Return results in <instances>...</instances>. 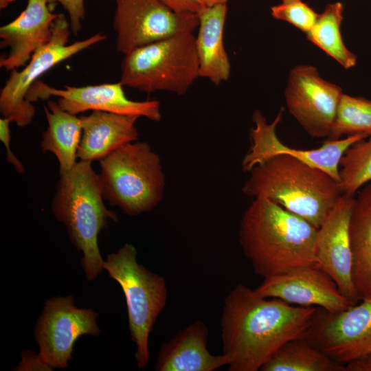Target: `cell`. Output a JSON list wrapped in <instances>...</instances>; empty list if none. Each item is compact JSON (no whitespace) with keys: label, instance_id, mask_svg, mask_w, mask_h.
Wrapping results in <instances>:
<instances>
[{"label":"cell","instance_id":"obj_4","mask_svg":"<svg viewBox=\"0 0 371 371\" xmlns=\"http://www.w3.org/2000/svg\"><path fill=\"white\" fill-rule=\"evenodd\" d=\"M103 199L100 175L91 162L80 160L70 170L60 173L51 203L54 217L83 254L81 265L88 281L104 269L98 247L100 232L107 228L109 219L118 221L115 212L108 210Z\"/></svg>","mask_w":371,"mask_h":371},{"label":"cell","instance_id":"obj_26","mask_svg":"<svg viewBox=\"0 0 371 371\" xmlns=\"http://www.w3.org/2000/svg\"><path fill=\"white\" fill-rule=\"evenodd\" d=\"M339 183L344 194L352 195L371 181V137L351 145L339 161Z\"/></svg>","mask_w":371,"mask_h":371},{"label":"cell","instance_id":"obj_20","mask_svg":"<svg viewBox=\"0 0 371 371\" xmlns=\"http://www.w3.org/2000/svg\"><path fill=\"white\" fill-rule=\"evenodd\" d=\"M227 3L205 7L199 13V30L195 36L199 77L215 85L227 80L231 65L223 42Z\"/></svg>","mask_w":371,"mask_h":371},{"label":"cell","instance_id":"obj_6","mask_svg":"<svg viewBox=\"0 0 371 371\" xmlns=\"http://www.w3.org/2000/svg\"><path fill=\"white\" fill-rule=\"evenodd\" d=\"M193 32L152 43L125 55L120 82L142 92L169 91L182 95L199 77Z\"/></svg>","mask_w":371,"mask_h":371},{"label":"cell","instance_id":"obj_1","mask_svg":"<svg viewBox=\"0 0 371 371\" xmlns=\"http://www.w3.org/2000/svg\"><path fill=\"white\" fill-rule=\"evenodd\" d=\"M316 306L267 299L237 284L224 300L221 318L223 354L229 371H257L286 342L304 337Z\"/></svg>","mask_w":371,"mask_h":371},{"label":"cell","instance_id":"obj_2","mask_svg":"<svg viewBox=\"0 0 371 371\" xmlns=\"http://www.w3.org/2000/svg\"><path fill=\"white\" fill-rule=\"evenodd\" d=\"M317 228L265 199H254L240 222L239 243L255 273L264 278L317 264Z\"/></svg>","mask_w":371,"mask_h":371},{"label":"cell","instance_id":"obj_27","mask_svg":"<svg viewBox=\"0 0 371 371\" xmlns=\"http://www.w3.org/2000/svg\"><path fill=\"white\" fill-rule=\"evenodd\" d=\"M276 19L286 21L306 34L315 25L319 14L302 0L281 3L271 8Z\"/></svg>","mask_w":371,"mask_h":371},{"label":"cell","instance_id":"obj_9","mask_svg":"<svg viewBox=\"0 0 371 371\" xmlns=\"http://www.w3.org/2000/svg\"><path fill=\"white\" fill-rule=\"evenodd\" d=\"M116 48L124 55L144 45L177 34L193 32L198 14L177 12L159 0H115Z\"/></svg>","mask_w":371,"mask_h":371},{"label":"cell","instance_id":"obj_33","mask_svg":"<svg viewBox=\"0 0 371 371\" xmlns=\"http://www.w3.org/2000/svg\"><path fill=\"white\" fill-rule=\"evenodd\" d=\"M205 7H212L219 4L227 3L228 0H200Z\"/></svg>","mask_w":371,"mask_h":371},{"label":"cell","instance_id":"obj_23","mask_svg":"<svg viewBox=\"0 0 371 371\" xmlns=\"http://www.w3.org/2000/svg\"><path fill=\"white\" fill-rule=\"evenodd\" d=\"M260 370L346 371V368L315 347L306 337H298L283 344Z\"/></svg>","mask_w":371,"mask_h":371},{"label":"cell","instance_id":"obj_18","mask_svg":"<svg viewBox=\"0 0 371 371\" xmlns=\"http://www.w3.org/2000/svg\"><path fill=\"white\" fill-rule=\"evenodd\" d=\"M209 331L201 320L179 330L159 350L155 370L157 371H214L227 366L229 360L222 354L214 355L207 349Z\"/></svg>","mask_w":371,"mask_h":371},{"label":"cell","instance_id":"obj_22","mask_svg":"<svg viewBox=\"0 0 371 371\" xmlns=\"http://www.w3.org/2000/svg\"><path fill=\"white\" fill-rule=\"evenodd\" d=\"M47 127L43 133L40 147L49 152L59 164V174L70 170L77 163L82 135L80 117L63 110L57 102L49 100L44 106Z\"/></svg>","mask_w":371,"mask_h":371},{"label":"cell","instance_id":"obj_14","mask_svg":"<svg viewBox=\"0 0 371 371\" xmlns=\"http://www.w3.org/2000/svg\"><path fill=\"white\" fill-rule=\"evenodd\" d=\"M282 109L271 123L262 113L256 110L252 115L255 126L251 131V146L241 162L242 170L249 172L256 166L272 157L285 155L293 157L324 171L339 182V161L346 150L355 142L367 138L363 135L326 139L319 148L310 150L293 148L278 138L276 127L282 119Z\"/></svg>","mask_w":371,"mask_h":371},{"label":"cell","instance_id":"obj_28","mask_svg":"<svg viewBox=\"0 0 371 371\" xmlns=\"http://www.w3.org/2000/svg\"><path fill=\"white\" fill-rule=\"evenodd\" d=\"M49 5L56 2L61 4L69 17L70 28L77 35L82 28V21L85 18V0H45Z\"/></svg>","mask_w":371,"mask_h":371},{"label":"cell","instance_id":"obj_10","mask_svg":"<svg viewBox=\"0 0 371 371\" xmlns=\"http://www.w3.org/2000/svg\"><path fill=\"white\" fill-rule=\"evenodd\" d=\"M97 317L92 309L76 306L71 295L47 299L34 328L40 355L53 368H67L78 338L100 334Z\"/></svg>","mask_w":371,"mask_h":371},{"label":"cell","instance_id":"obj_12","mask_svg":"<svg viewBox=\"0 0 371 371\" xmlns=\"http://www.w3.org/2000/svg\"><path fill=\"white\" fill-rule=\"evenodd\" d=\"M339 86L321 77L311 65H299L289 73L284 91L289 113L313 138H328L343 95Z\"/></svg>","mask_w":371,"mask_h":371},{"label":"cell","instance_id":"obj_24","mask_svg":"<svg viewBox=\"0 0 371 371\" xmlns=\"http://www.w3.org/2000/svg\"><path fill=\"white\" fill-rule=\"evenodd\" d=\"M343 12L341 2L328 4L306 35L309 41L348 69L355 66L357 56L344 43L341 33Z\"/></svg>","mask_w":371,"mask_h":371},{"label":"cell","instance_id":"obj_21","mask_svg":"<svg viewBox=\"0 0 371 371\" xmlns=\"http://www.w3.org/2000/svg\"><path fill=\"white\" fill-rule=\"evenodd\" d=\"M348 231L352 282L359 300H371V183L354 199Z\"/></svg>","mask_w":371,"mask_h":371},{"label":"cell","instance_id":"obj_13","mask_svg":"<svg viewBox=\"0 0 371 371\" xmlns=\"http://www.w3.org/2000/svg\"><path fill=\"white\" fill-rule=\"evenodd\" d=\"M123 87L120 81L84 87L65 85L63 89H57L38 80L30 87L26 100L32 103L56 96L60 107L74 115L91 110L144 117L154 122L161 120L159 101L131 100L126 97Z\"/></svg>","mask_w":371,"mask_h":371},{"label":"cell","instance_id":"obj_5","mask_svg":"<svg viewBox=\"0 0 371 371\" xmlns=\"http://www.w3.org/2000/svg\"><path fill=\"white\" fill-rule=\"evenodd\" d=\"M99 161L103 197L111 205L137 216L161 201L166 178L160 157L148 143H128Z\"/></svg>","mask_w":371,"mask_h":371},{"label":"cell","instance_id":"obj_11","mask_svg":"<svg viewBox=\"0 0 371 371\" xmlns=\"http://www.w3.org/2000/svg\"><path fill=\"white\" fill-rule=\"evenodd\" d=\"M304 337L343 365L371 352V300L335 312L317 307Z\"/></svg>","mask_w":371,"mask_h":371},{"label":"cell","instance_id":"obj_8","mask_svg":"<svg viewBox=\"0 0 371 371\" xmlns=\"http://www.w3.org/2000/svg\"><path fill=\"white\" fill-rule=\"evenodd\" d=\"M71 31L65 14H58L53 23L49 41L33 54L22 69L11 71L0 93V111L3 117L10 119L20 127L30 124L36 113L35 106L26 100L30 87L56 65L106 39L104 34L97 33L68 44Z\"/></svg>","mask_w":371,"mask_h":371},{"label":"cell","instance_id":"obj_30","mask_svg":"<svg viewBox=\"0 0 371 371\" xmlns=\"http://www.w3.org/2000/svg\"><path fill=\"white\" fill-rule=\"evenodd\" d=\"M11 120L8 117L0 119V139L6 148V160L12 164L15 170L20 174L25 172V167L22 162L15 156L10 149V129Z\"/></svg>","mask_w":371,"mask_h":371},{"label":"cell","instance_id":"obj_31","mask_svg":"<svg viewBox=\"0 0 371 371\" xmlns=\"http://www.w3.org/2000/svg\"><path fill=\"white\" fill-rule=\"evenodd\" d=\"M171 10L177 12L198 14L205 6L200 0H159Z\"/></svg>","mask_w":371,"mask_h":371},{"label":"cell","instance_id":"obj_35","mask_svg":"<svg viewBox=\"0 0 371 371\" xmlns=\"http://www.w3.org/2000/svg\"><path fill=\"white\" fill-rule=\"evenodd\" d=\"M281 1H282V3H288V2H291V1H297V0H281Z\"/></svg>","mask_w":371,"mask_h":371},{"label":"cell","instance_id":"obj_34","mask_svg":"<svg viewBox=\"0 0 371 371\" xmlns=\"http://www.w3.org/2000/svg\"><path fill=\"white\" fill-rule=\"evenodd\" d=\"M15 0H0V8L4 9Z\"/></svg>","mask_w":371,"mask_h":371},{"label":"cell","instance_id":"obj_3","mask_svg":"<svg viewBox=\"0 0 371 371\" xmlns=\"http://www.w3.org/2000/svg\"><path fill=\"white\" fill-rule=\"evenodd\" d=\"M242 192L268 199L318 229L344 194L339 181L293 157L280 155L256 166Z\"/></svg>","mask_w":371,"mask_h":371},{"label":"cell","instance_id":"obj_32","mask_svg":"<svg viewBox=\"0 0 371 371\" xmlns=\"http://www.w3.org/2000/svg\"><path fill=\"white\" fill-rule=\"evenodd\" d=\"M346 371H371V352L345 364Z\"/></svg>","mask_w":371,"mask_h":371},{"label":"cell","instance_id":"obj_16","mask_svg":"<svg viewBox=\"0 0 371 371\" xmlns=\"http://www.w3.org/2000/svg\"><path fill=\"white\" fill-rule=\"evenodd\" d=\"M354 196L343 194L318 227L315 243L317 264L336 282L344 296L359 300L352 282L349 219Z\"/></svg>","mask_w":371,"mask_h":371},{"label":"cell","instance_id":"obj_15","mask_svg":"<svg viewBox=\"0 0 371 371\" xmlns=\"http://www.w3.org/2000/svg\"><path fill=\"white\" fill-rule=\"evenodd\" d=\"M254 290L263 297L278 298L291 304L316 306L331 312L355 304L343 295L334 280L318 264L295 267L265 278Z\"/></svg>","mask_w":371,"mask_h":371},{"label":"cell","instance_id":"obj_17","mask_svg":"<svg viewBox=\"0 0 371 371\" xmlns=\"http://www.w3.org/2000/svg\"><path fill=\"white\" fill-rule=\"evenodd\" d=\"M45 0H27L25 10L13 21L0 28V46L9 47L7 56L0 59V67L12 71L25 67L33 54L47 43L54 14Z\"/></svg>","mask_w":371,"mask_h":371},{"label":"cell","instance_id":"obj_25","mask_svg":"<svg viewBox=\"0 0 371 371\" xmlns=\"http://www.w3.org/2000/svg\"><path fill=\"white\" fill-rule=\"evenodd\" d=\"M356 135L371 137V100L343 93L333 129L326 139Z\"/></svg>","mask_w":371,"mask_h":371},{"label":"cell","instance_id":"obj_7","mask_svg":"<svg viewBox=\"0 0 371 371\" xmlns=\"http://www.w3.org/2000/svg\"><path fill=\"white\" fill-rule=\"evenodd\" d=\"M104 269L123 291L131 338L137 347L135 358L138 368L144 369L150 359V334L166 304V281L137 262V249L131 243L109 254Z\"/></svg>","mask_w":371,"mask_h":371},{"label":"cell","instance_id":"obj_19","mask_svg":"<svg viewBox=\"0 0 371 371\" xmlns=\"http://www.w3.org/2000/svg\"><path fill=\"white\" fill-rule=\"evenodd\" d=\"M139 117L93 111L80 116L82 135L77 156L80 160H101L121 146L138 139Z\"/></svg>","mask_w":371,"mask_h":371},{"label":"cell","instance_id":"obj_29","mask_svg":"<svg viewBox=\"0 0 371 371\" xmlns=\"http://www.w3.org/2000/svg\"><path fill=\"white\" fill-rule=\"evenodd\" d=\"M22 359L13 370L16 371H52L53 368L47 363L40 353L32 350H23L21 352Z\"/></svg>","mask_w":371,"mask_h":371}]
</instances>
